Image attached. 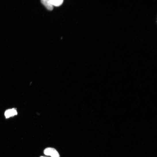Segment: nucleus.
Instances as JSON below:
<instances>
[{
    "instance_id": "obj_1",
    "label": "nucleus",
    "mask_w": 157,
    "mask_h": 157,
    "mask_svg": "<svg viewBox=\"0 0 157 157\" xmlns=\"http://www.w3.org/2000/svg\"><path fill=\"white\" fill-rule=\"evenodd\" d=\"M44 153L46 155L50 156L51 157H60L58 151L53 148H48L45 149Z\"/></svg>"
},
{
    "instance_id": "obj_2",
    "label": "nucleus",
    "mask_w": 157,
    "mask_h": 157,
    "mask_svg": "<svg viewBox=\"0 0 157 157\" xmlns=\"http://www.w3.org/2000/svg\"><path fill=\"white\" fill-rule=\"evenodd\" d=\"M18 114L15 108L9 109L6 110L5 115L7 118L13 117Z\"/></svg>"
},
{
    "instance_id": "obj_3",
    "label": "nucleus",
    "mask_w": 157,
    "mask_h": 157,
    "mask_svg": "<svg viewBox=\"0 0 157 157\" xmlns=\"http://www.w3.org/2000/svg\"><path fill=\"white\" fill-rule=\"evenodd\" d=\"M41 3L48 10L51 11L53 10L54 7L51 4L49 0H42Z\"/></svg>"
},
{
    "instance_id": "obj_4",
    "label": "nucleus",
    "mask_w": 157,
    "mask_h": 157,
    "mask_svg": "<svg viewBox=\"0 0 157 157\" xmlns=\"http://www.w3.org/2000/svg\"><path fill=\"white\" fill-rule=\"evenodd\" d=\"M49 1L53 7H57L61 5L64 2L63 0H49Z\"/></svg>"
},
{
    "instance_id": "obj_5",
    "label": "nucleus",
    "mask_w": 157,
    "mask_h": 157,
    "mask_svg": "<svg viewBox=\"0 0 157 157\" xmlns=\"http://www.w3.org/2000/svg\"><path fill=\"white\" fill-rule=\"evenodd\" d=\"M40 157H47L43 156H41Z\"/></svg>"
}]
</instances>
